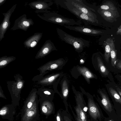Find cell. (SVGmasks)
<instances>
[{
    "label": "cell",
    "instance_id": "6da1fadb",
    "mask_svg": "<svg viewBox=\"0 0 121 121\" xmlns=\"http://www.w3.org/2000/svg\"><path fill=\"white\" fill-rule=\"evenodd\" d=\"M37 15L41 19L46 21L62 26L80 25V20L76 21L73 19L64 17L55 12L49 11L40 13Z\"/></svg>",
    "mask_w": 121,
    "mask_h": 121
},
{
    "label": "cell",
    "instance_id": "7a4b0ae2",
    "mask_svg": "<svg viewBox=\"0 0 121 121\" xmlns=\"http://www.w3.org/2000/svg\"><path fill=\"white\" fill-rule=\"evenodd\" d=\"M56 4L73 14L80 20L82 21L86 26L88 25H95L98 23V20L92 18L75 8L73 5L67 2L66 0H55Z\"/></svg>",
    "mask_w": 121,
    "mask_h": 121
},
{
    "label": "cell",
    "instance_id": "3957f363",
    "mask_svg": "<svg viewBox=\"0 0 121 121\" xmlns=\"http://www.w3.org/2000/svg\"><path fill=\"white\" fill-rule=\"evenodd\" d=\"M56 30L60 39L66 43L73 46L77 51H82L84 48L90 45L89 41L82 38L74 37L59 28H57Z\"/></svg>",
    "mask_w": 121,
    "mask_h": 121
},
{
    "label": "cell",
    "instance_id": "277c9868",
    "mask_svg": "<svg viewBox=\"0 0 121 121\" xmlns=\"http://www.w3.org/2000/svg\"><path fill=\"white\" fill-rule=\"evenodd\" d=\"M68 2L73 5L81 12L97 20V17L95 10L88 7L83 2L82 0H66Z\"/></svg>",
    "mask_w": 121,
    "mask_h": 121
},
{
    "label": "cell",
    "instance_id": "5b68a950",
    "mask_svg": "<svg viewBox=\"0 0 121 121\" xmlns=\"http://www.w3.org/2000/svg\"><path fill=\"white\" fill-rule=\"evenodd\" d=\"M34 24L32 19L31 18L27 19L26 15L24 14L15 20L13 25L11 29L12 30H15L20 29L26 31Z\"/></svg>",
    "mask_w": 121,
    "mask_h": 121
},
{
    "label": "cell",
    "instance_id": "8992f818",
    "mask_svg": "<svg viewBox=\"0 0 121 121\" xmlns=\"http://www.w3.org/2000/svg\"><path fill=\"white\" fill-rule=\"evenodd\" d=\"M53 4V2L50 0H39L33 1L29 4L31 8L35 9L36 13H41L48 12V10L50 9V7Z\"/></svg>",
    "mask_w": 121,
    "mask_h": 121
},
{
    "label": "cell",
    "instance_id": "52a82bcc",
    "mask_svg": "<svg viewBox=\"0 0 121 121\" xmlns=\"http://www.w3.org/2000/svg\"><path fill=\"white\" fill-rule=\"evenodd\" d=\"M17 5H14L7 12L2 13L4 17L0 26V41L4 38V34L10 26V19Z\"/></svg>",
    "mask_w": 121,
    "mask_h": 121
},
{
    "label": "cell",
    "instance_id": "ba28073f",
    "mask_svg": "<svg viewBox=\"0 0 121 121\" xmlns=\"http://www.w3.org/2000/svg\"><path fill=\"white\" fill-rule=\"evenodd\" d=\"M63 26L66 28L70 30L79 32L84 34L91 36H95L100 34L103 32L101 30L95 29L87 26Z\"/></svg>",
    "mask_w": 121,
    "mask_h": 121
},
{
    "label": "cell",
    "instance_id": "9c48e42d",
    "mask_svg": "<svg viewBox=\"0 0 121 121\" xmlns=\"http://www.w3.org/2000/svg\"><path fill=\"white\" fill-rule=\"evenodd\" d=\"M56 50L54 43L50 39L47 40L38 52L36 55L37 57H43L51 51Z\"/></svg>",
    "mask_w": 121,
    "mask_h": 121
},
{
    "label": "cell",
    "instance_id": "30bf717a",
    "mask_svg": "<svg viewBox=\"0 0 121 121\" xmlns=\"http://www.w3.org/2000/svg\"><path fill=\"white\" fill-rule=\"evenodd\" d=\"M42 33H35L25 41L23 43L25 47L28 49L35 47L42 38Z\"/></svg>",
    "mask_w": 121,
    "mask_h": 121
},
{
    "label": "cell",
    "instance_id": "8fae6325",
    "mask_svg": "<svg viewBox=\"0 0 121 121\" xmlns=\"http://www.w3.org/2000/svg\"><path fill=\"white\" fill-rule=\"evenodd\" d=\"M97 11L104 19L108 21H112L117 15V10H107L99 9Z\"/></svg>",
    "mask_w": 121,
    "mask_h": 121
},
{
    "label": "cell",
    "instance_id": "7c38bea8",
    "mask_svg": "<svg viewBox=\"0 0 121 121\" xmlns=\"http://www.w3.org/2000/svg\"><path fill=\"white\" fill-rule=\"evenodd\" d=\"M88 106L89 112L91 117L95 119L99 117L100 114L98 108L93 101L90 99L89 100Z\"/></svg>",
    "mask_w": 121,
    "mask_h": 121
},
{
    "label": "cell",
    "instance_id": "4fadbf2b",
    "mask_svg": "<svg viewBox=\"0 0 121 121\" xmlns=\"http://www.w3.org/2000/svg\"><path fill=\"white\" fill-rule=\"evenodd\" d=\"M99 93L102 98L101 101L102 104L106 110L111 112L112 110V107L108 97L102 91H100Z\"/></svg>",
    "mask_w": 121,
    "mask_h": 121
},
{
    "label": "cell",
    "instance_id": "5bb4252c",
    "mask_svg": "<svg viewBox=\"0 0 121 121\" xmlns=\"http://www.w3.org/2000/svg\"><path fill=\"white\" fill-rule=\"evenodd\" d=\"M109 39L111 47L110 56L111 58V65L112 66H114L116 65L118 61L117 58L116 52L114 41L112 39Z\"/></svg>",
    "mask_w": 121,
    "mask_h": 121
},
{
    "label": "cell",
    "instance_id": "9a60e30c",
    "mask_svg": "<svg viewBox=\"0 0 121 121\" xmlns=\"http://www.w3.org/2000/svg\"><path fill=\"white\" fill-rule=\"evenodd\" d=\"M61 60H59L50 62L44 66V71L46 70H50L54 69L57 68L62 64Z\"/></svg>",
    "mask_w": 121,
    "mask_h": 121
},
{
    "label": "cell",
    "instance_id": "2e32d148",
    "mask_svg": "<svg viewBox=\"0 0 121 121\" xmlns=\"http://www.w3.org/2000/svg\"><path fill=\"white\" fill-rule=\"evenodd\" d=\"M78 69L80 73L84 76L88 81L90 79L95 77L93 74L85 67H79Z\"/></svg>",
    "mask_w": 121,
    "mask_h": 121
},
{
    "label": "cell",
    "instance_id": "e0dca14e",
    "mask_svg": "<svg viewBox=\"0 0 121 121\" xmlns=\"http://www.w3.org/2000/svg\"><path fill=\"white\" fill-rule=\"evenodd\" d=\"M77 114V121H86V116L83 111L80 105H78L76 108Z\"/></svg>",
    "mask_w": 121,
    "mask_h": 121
},
{
    "label": "cell",
    "instance_id": "ac0fdd59",
    "mask_svg": "<svg viewBox=\"0 0 121 121\" xmlns=\"http://www.w3.org/2000/svg\"><path fill=\"white\" fill-rule=\"evenodd\" d=\"M105 47L104 57L107 62L109 61V58L110 56L111 47L109 42V38L107 39L104 43Z\"/></svg>",
    "mask_w": 121,
    "mask_h": 121
},
{
    "label": "cell",
    "instance_id": "d6986e66",
    "mask_svg": "<svg viewBox=\"0 0 121 121\" xmlns=\"http://www.w3.org/2000/svg\"><path fill=\"white\" fill-rule=\"evenodd\" d=\"M97 59L98 67L100 72L104 75H108L109 72L104 65L102 60L99 57H98Z\"/></svg>",
    "mask_w": 121,
    "mask_h": 121
},
{
    "label": "cell",
    "instance_id": "ffe728a7",
    "mask_svg": "<svg viewBox=\"0 0 121 121\" xmlns=\"http://www.w3.org/2000/svg\"><path fill=\"white\" fill-rule=\"evenodd\" d=\"M99 9L107 10H117L113 4L110 1H107L101 5Z\"/></svg>",
    "mask_w": 121,
    "mask_h": 121
},
{
    "label": "cell",
    "instance_id": "44dd1931",
    "mask_svg": "<svg viewBox=\"0 0 121 121\" xmlns=\"http://www.w3.org/2000/svg\"><path fill=\"white\" fill-rule=\"evenodd\" d=\"M59 74L52 75L45 78L41 81V82L44 84H49L53 82L59 76Z\"/></svg>",
    "mask_w": 121,
    "mask_h": 121
},
{
    "label": "cell",
    "instance_id": "7402d4cb",
    "mask_svg": "<svg viewBox=\"0 0 121 121\" xmlns=\"http://www.w3.org/2000/svg\"><path fill=\"white\" fill-rule=\"evenodd\" d=\"M110 92L117 102L121 104V98L116 91L112 87H110L109 88Z\"/></svg>",
    "mask_w": 121,
    "mask_h": 121
},
{
    "label": "cell",
    "instance_id": "603a6c76",
    "mask_svg": "<svg viewBox=\"0 0 121 121\" xmlns=\"http://www.w3.org/2000/svg\"><path fill=\"white\" fill-rule=\"evenodd\" d=\"M0 62V68L5 65L8 63L11 62L13 59V57H10L1 58Z\"/></svg>",
    "mask_w": 121,
    "mask_h": 121
},
{
    "label": "cell",
    "instance_id": "cb8c5ba5",
    "mask_svg": "<svg viewBox=\"0 0 121 121\" xmlns=\"http://www.w3.org/2000/svg\"><path fill=\"white\" fill-rule=\"evenodd\" d=\"M62 91L63 96L66 97L68 95L69 90L67 82L66 80L64 81L62 83Z\"/></svg>",
    "mask_w": 121,
    "mask_h": 121
},
{
    "label": "cell",
    "instance_id": "d4e9b609",
    "mask_svg": "<svg viewBox=\"0 0 121 121\" xmlns=\"http://www.w3.org/2000/svg\"><path fill=\"white\" fill-rule=\"evenodd\" d=\"M116 66L118 69L121 70V60H118Z\"/></svg>",
    "mask_w": 121,
    "mask_h": 121
},
{
    "label": "cell",
    "instance_id": "484cf974",
    "mask_svg": "<svg viewBox=\"0 0 121 121\" xmlns=\"http://www.w3.org/2000/svg\"><path fill=\"white\" fill-rule=\"evenodd\" d=\"M23 83L21 81L18 82L17 85V87L18 89H21Z\"/></svg>",
    "mask_w": 121,
    "mask_h": 121
},
{
    "label": "cell",
    "instance_id": "4316f807",
    "mask_svg": "<svg viewBox=\"0 0 121 121\" xmlns=\"http://www.w3.org/2000/svg\"><path fill=\"white\" fill-rule=\"evenodd\" d=\"M116 34L117 35H121V25L118 28L116 32Z\"/></svg>",
    "mask_w": 121,
    "mask_h": 121
},
{
    "label": "cell",
    "instance_id": "83f0119b",
    "mask_svg": "<svg viewBox=\"0 0 121 121\" xmlns=\"http://www.w3.org/2000/svg\"><path fill=\"white\" fill-rule=\"evenodd\" d=\"M34 114V112L33 111H30L28 112L27 114V116L28 117L32 116Z\"/></svg>",
    "mask_w": 121,
    "mask_h": 121
},
{
    "label": "cell",
    "instance_id": "f1b7e54d",
    "mask_svg": "<svg viewBox=\"0 0 121 121\" xmlns=\"http://www.w3.org/2000/svg\"><path fill=\"white\" fill-rule=\"evenodd\" d=\"M42 110L43 112L44 113H46L47 111V108L45 106H43L42 107Z\"/></svg>",
    "mask_w": 121,
    "mask_h": 121
},
{
    "label": "cell",
    "instance_id": "f546056e",
    "mask_svg": "<svg viewBox=\"0 0 121 121\" xmlns=\"http://www.w3.org/2000/svg\"><path fill=\"white\" fill-rule=\"evenodd\" d=\"M6 110H1L0 111V114L1 115H4L6 114Z\"/></svg>",
    "mask_w": 121,
    "mask_h": 121
},
{
    "label": "cell",
    "instance_id": "4dcf8cb0",
    "mask_svg": "<svg viewBox=\"0 0 121 121\" xmlns=\"http://www.w3.org/2000/svg\"><path fill=\"white\" fill-rule=\"evenodd\" d=\"M32 105V103L31 102H29L28 104L27 105V107L28 108H31Z\"/></svg>",
    "mask_w": 121,
    "mask_h": 121
},
{
    "label": "cell",
    "instance_id": "1f68e13d",
    "mask_svg": "<svg viewBox=\"0 0 121 121\" xmlns=\"http://www.w3.org/2000/svg\"><path fill=\"white\" fill-rule=\"evenodd\" d=\"M6 0H0V6L3 4Z\"/></svg>",
    "mask_w": 121,
    "mask_h": 121
},
{
    "label": "cell",
    "instance_id": "d6a6232c",
    "mask_svg": "<svg viewBox=\"0 0 121 121\" xmlns=\"http://www.w3.org/2000/svg\"><path fill=\"white\" fill-rule=\"evenodd\" d=\"M117 89L119 94L121 96V90L119 88L117 87Z\"/></svg>",
    "mask_w": 121,
    "mask_h": 121
},
{
    "label": "cell",
    "instance_id": "836d02e7",
    "mask_svg": "<svg viewBox=\"0 0 121 121\" xmlns=\"http://www.w3.org/2000/svg\"><path fill=\"white\" fill-rule=\"evenodd\" d=\"M44 93L45 94L47 95H50L51 94L48 91H45L44 92Z\"/></svg>",
    "mask_w": 121,
    "mask_h": 121
},
{
    "label": "cell",
    "instance_id": "e575fe53",
    "mask_svg": "<svg viewBox=\"0 0 121 121\" xmlns=\"http://www.w3.org/2000/svg\"><path fill=\"white\" fill-rule=\"evenodd\" d=\"M88 108L87 107H84L83 108V110L85 112H86Z\"/></svg>",
    "mask_w": 121,
    "mask_h": 121
},
{
    "label": "cell",
    "instance_id": "d590c367",
    "mask_svg": "<svg viewBox=\"0 0 121 121\" xmlns=\"http://www.w3.org/2000/svg\"><path fill=\"white\" fill-rule=\"evenodd\" d=\"M56 120L57 121H60V119L59 117L57 116L56 117Z\"/></svg>",
    "mask_w": 121,
    "mask_h": 121
},
{
    "label": "cell",
    "instance_id": "8d00e7d4",
    "mask_svg": "<svg viewBox=\"0 0 121 121\" xmlns=\"http://www.w3.org/2000/svg\"><path fill=\"white\" fill-rule=\"evenodd\" d=\"M109 121H112V120H109Z\"/></svg>",
    "mask_w": 121,
    "mask_h": 121
}]
</instances>
